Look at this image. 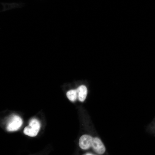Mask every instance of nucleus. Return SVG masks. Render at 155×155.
<instances>
[{
	"mask_svg": "<svg viewBox=\"0 0 155 155\" xmlns=\"http://www.w3.org/2000/svg\"><path fill=\"white\" fill-rule=\"evenodd\" d=\"M40 128V123L36 119H33L31 120L29 125L25 127L24 133L30 137H35L37 135Z\"/></svg>",
	"mask_w": 155,
	"mask_h": 155,
	"instance_id": "nucleus-1",
	"label": "nucleus"
},
{
	"mask_svg": "<svg viewBox=\"0 0 155 155\" xmlns=\"http://www.w3.org/2000/svg\"><path fill=\"white\" fill-rule=\"evenodd\" d=\"M22 124V119L19 116H14L12 117L7 129L8 131H14L18 130Z\"/></svg>",
	"mask_w": 155,
	"mask_h": 155,
	"instance_id": "nucleus-2",
	"label": "nucleus"
},
{
	"mask_svg": "<svg viewBox=\"0 0 155 155\" xmlns=\"http://www.w3.org/2000/svg\"><path fill=\"white\" fill-rule=\"evenodd\" d=\"M91 147L98 154H103L105 152L106 149L104 145L101 140L97 137L93 138Z\"/></svg>",
	"mask_w": 155,
	"mask_h": 155,
	"instance_id": "nucleus-3",
	"label": "nucleus"
},
{
	"mask_svg": "<svg viewBox=\"0 0 155 155\" xmlns=\"http://www.w3.org/2000/svg\"><path fill=\"white\" fill-rule=\"evenodd\" d=\"M93 138L91 136L88 135H82L80 137L79 141V146L82 149H88L91 147Z\"/></svg>",
	"mask_w": 155,
	"mask_h": 155,
	"instance_id": "nucleus-4",
	"label": "nucleus"
},
{
	"mask_svg": "<svg viewBox=\"0 0 155 155\" xmlns=\"http://www.w3.org/2000/svg\"><path fill=\"white\" fill-rule=\"evenodd\" d=\"M78 99L81 102H83L86 99L87 93V88L84 85H81L77 89Z\"/></svg>",
	"mask_w": 155,
	"mask_h": 155,
	"instance_id": "nucleus-5",
	"label": "nucleus"
},
{
	"mask_svg": "<svg viewBox=\"0 0 155 155\" xmlns=\"http://www.w3.org/2000/svg\"><path fill=\"white\" fill-rule=\"evenodd\" d=\"M67 97L70 101L74 102L78 98V93L77 89L72 90L67 92Z\"/></svg>",
	"mask_w": 155,
	"mask_h": 155,
	"instance_id": "nucleus-6",
	"label": "nucleus"
},
{
	"mask_svg": "<svg viewBox=\"0 0 155 155\" xmlns=\"http://www.w3.org/2000/svg\"><path fill=\"white\" fill-rule=\"evenodd\" d=\"M85 155H93V154H92V153H87V154H85Z\"/></svg>",
	"mask_w": 155,
	"mask_h": 155,
	"instance_id": "nucleus-7",
	"label": "nucleus"
}]
</instances>
